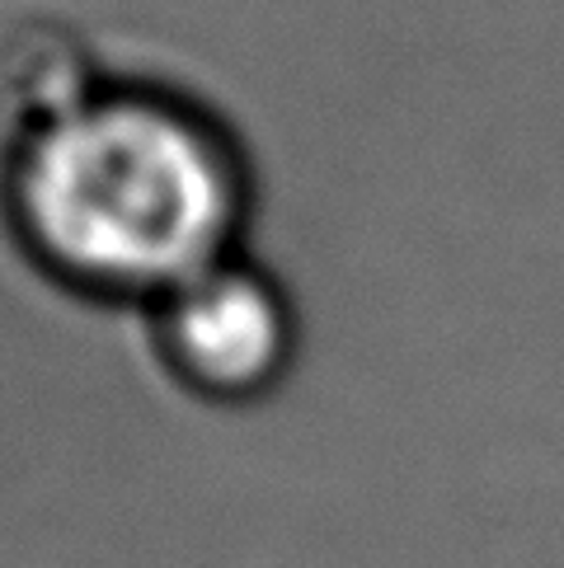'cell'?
Here are the masks:
<instances>
[{"mask_svg":"<svg viewBox=\"0 0 564 568\" xmlns=\"http://www.w3.org/2000/svg\"><path fill=\"white\" fill-rule=\"evenodd\" d=\"M147 334L160 372L216 409H250L278 395L301 357L292 292L245 250L155 301L147 311Z\"/></svg>","mask_w":564,"mask_h":568,"instance_id":"7a4b0ae2","label":"cell"},{"mask_svg":"<svg viewBox=\"0 0 564 568\" xmlns=\"http://www.w3.org/2000/svg\"><path fill=\"white\" fill-rule=\"evenodd\" d=\"M250 165L235 136L184 94L80 85L38 104L6 155L19 250L62 292L132 306L245 250Z\"/></svg>","mask_w":564,"mask_h":568,"instance_id":"6da1fadb","label":"cell"}]
</instances>
